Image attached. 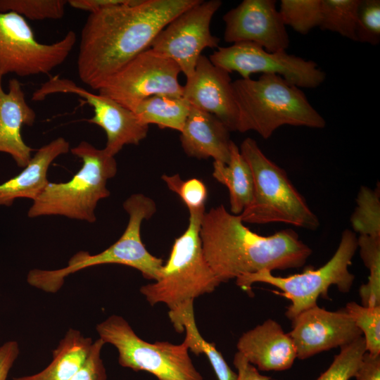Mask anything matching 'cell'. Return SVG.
Segmentation results:
<instances>
[{"instance_id":"6da1fadb","label":"cell","mask_w":380,"mask_h":380,"mask_svg":"<svg viewBox=\"0 0 380 380\" xmlns=\"http://www.w3.org/2000/svg\"><path fill=\"white\" fill-rule=\"evenodd\" d=\"M200 0H130L90 13L77 61L80 80L94 90L139 53L159 32Z\"/></svg>"},{"instance_id":"f1b7e54d","label":"cell","mask_w":380,"mask_h":380,"mask_svg":"<svg viewBox=\"0 0 380 380\" xmlns=\"http://www.w3.org/2000/svg\"><path fill=\"white\" fill-rule=\"evenodd\" d=\"M340 348L329 367L316 380H349L355 377L367 352L365 338L360 336Z\"/></svg>"},{"instance_id":"7c38bea8","label":"cell","mask_w":380,"mask_h":380,"mask_svg":"<svg viewBox=\"0 0 380 380\" xmlns=\"http://www.w3.org/2000/svg\"><path fill=\"white\" fill-rule=\"evenodd\" d=\"M215 65L228 72H238L242 79L251 74L277 75L298 88L314 89L326 79L325 72L311 60L286 51L270 52L252 42H239L218 47L209 58Z\"/></svg>"},{"instance_id":"8992f818","label":"cell","mask_w":380,"mask_h":380,"mask_svg":"<svg viewBox=\"0 0 380 380\" xmlns=\"http://www.w3.org/2000/svg\"><path fill=\"white\" fill-rule=\"evenodd\" d=\"M239 150L253 178L252 200L239 215L241 220L260 224L281 222L317 229L319 226L317 216L292 184L285 170L269 159L251 137L242 141Z\"/></svg>"},{"instance_id":"8d00e7d4","label":"cell","mask_w":380,"mask_h":380,"mask_svg":"<svg viewBox=\"0 0 380 380\" xmlns=\"http://www.w3.org/2000/svg\"><path fill=\"white\" fill-rule=\"evenodd\" d=\"M233 363L237 370L236 380H270L269 376L261 374L258 369L239 352L234 355Z\"/></svg>"},{"instance_id":"484cf974","label":"cell","mask_w":380,"mask_h":380,"mask_svg":"<svg viewBox=\"0 0 380 380\" xmlns=\"http://www.w3.org/2000/svg\"><path fill=\"white\" fill-rule=\"evenodd\" d=\"M357 247L365 265L369 271L368 281L359 289L361 305L380 306V238L360 235Z\"/></svg>"},{"instance_id":"ac0fdd59","label":"cell","mask_w":380,"mask_h":380,"mask_svg":"<svg viewBox=\"0 0 380 380\" xmlns=\"http://www.w3.org/2000/svg\"><path fill=\"white\" fill-rule=\"evenodd\" d=\"M3 77L0 73V152L9 154L18 167L24 168L33 149L23 141L21 128L23 125L32 126L37 115L27 103L20 82L11 79L5 92Z\"/></svg>"},{"instance_id":"9a60e30c","label":"cell","mask_w":380,"mask_h":380,"mask_svg":"<svg viewBox=\"0 0 380 380\" xmlns=\"http://www.w3.org/2000/svg\"><path fill=\"white\" fill-rule=\"evenodd\" d=\"M291 321L292 329L289 334L300 360L341 348L362 336L344 309L329 311L317 305L303 311Z\"/></svg>"},{"instance_id":"83f0119b","label":"cell","mask_w":380,"mask_h":380,"mask_svg":"<svg viewBox=\"0 0 380 380\" xmlns=\"http://www.w3.org/2000/svg\"><path fill=\"white\" fill-rule=\"evenodd\" d=\"M279 12L285 26L306 34L313 28L319 27L321 0H281Z\"/></svg>"},{"instance_id":"e575fe53","label":"cell","mask_w":380,"mask_h":380,"mask_svg":"<svg viewBox=\"0 0 380 380\" xmlns=\"http://www.w3.org/2000/svg\"><path fill=\"white\" fill-rule=\"evenodd\" d=\"M20 354L17 341H6L0 346V380H7L9 372Z\"/></svg>"},{"instance_id":"5bb4252c","label":"cell","mask_w":380,"mask_h":380,"mask_svg":"<svg viewBox=\"0 0 380 380\" xmlns=\"http://www.w3.org/2000/svg\"><path fill=\"white\" fill-rule=\"evenodd\" d=\"M224 39L252 42L266 51H286L290 40L274 0H243L223 15Z\"/></svg>"},{"instance_id":"5b68a950","label":"cell","mask_w":380,"mask_h":380,"mask_svg":"<svg viewBox=\"0 0 380 380\" xmlns=\"http://www.w3.org/2000/svg\"><path fill=\"white\" fill-rule=\"evenodd\" d=\"M80 158L82 165L66 182H49L43 192L33 201L27 212L30 218L61 215L94 223L98 202L110 196L108 179L117 173V162L103 149L86 141L70 148Z\"/></svg>"},{"instance_id":"d6986e66","label":"cell","mask_w":380,"mask_h":380,"mask_svg":"<svg viewBox=\"0 0 380 380\" xmlns=\"http://www.w3.org/2000/svg\"><path fill=\"white\" fill-rule=\"evenodd\" d=\"M229 132L216 116L191 106L180 132L181 145L189 157L212 158L214 161L227 164L232 141Z\"/></svg>"},{"instance_id":"30bf717a","label":"cell","mask_w":380,"mask_h":380,"mask_svg":"<svg viewBox=\"0 0 380 380\" xmlns=\"http://www.w3.org/2000/svg\"><path fill=\"white\" fill-rule=\"evenodd\" d=\"M77 41L72 30L59 41H37L25 18L15 12L0 13V73L20 77L49 74L67 59Z\"/></svg>"},{"instance_id":"277c9868","label":"cell","mask_w":380,"mask_h":380,"mask_svg":"<svg viewBox=\"0 0 380 380\" xmlns=\"http://www.w3.org/2000/svg\"><path fill=\"white\" fill-rule=\"evenodd\" d=\"M129 215L127 227L120 239L103 251L91 255L81 251L74 254L66 267L58 270H31L27 277L28 284L47 293H56L70 274L90 267L104 264H119L139 270L148 279L157 281L163 266V259L151 254L142 243L141 226L144 220L156 212L153 199L134 194L123 203Z\"/></svg>"},{"instance_id":"ffe728a7","label":"cell","mask_w":380,"mask_h":380,"mask_svg":"<svg viewBox=\"0 0 380 380\" xmlns=\"http://www.w3.org/2000/svg\"><path fill=\"white\" fill-rule=\"evenodd\" d=\"M70 150V143L63 137H58L37 149L18 175L0 184V206L10 207L19 198L36 200L49 182L47 173L50 165Z\"/></svg>"},{"instance_id":"ba28073f","label":"cell","mask_w":380,"mask_h":380,"mask_svg":"<svg viewBox=\"0 0 380 380\" xmlns=\"http://www.w3.org/2000/svg\"><path fill=\"white\" fill-rule=\"evenodd\" d=\"M357 249V238L350 229H345L339 245L331 259L318 269L308 267L302 273L287 277H278L266 270L246 274L236 279V285L252 293L254 283L272 285L281 290L276 293L289 299L285 315L291 320L303 311L317 305L321 296L328 298V289L336 285L341 293L350 291L355 276L348 270Z\"/></svg>"},{"instance_id":"8fae6325","label":"cell","mask_w":380,"mask_h":380,"mask_svg":"<svg viewBox=\"0 0 380 380\" xmlns=\"http://www.w3.org/2000/svg\"><path fill=\"white\" fill-rule=\"evenodd\" d=\"M180 72L175 61L148 49L108 77L97 91L132 111L140 101L152 96H182Z\"/></svg>"},{"instance_id":"4dcf8cb0","label":"cell","mask_w":380,"mask_h":380,"mask_svg":"<svg viewBox=\"0 0 380 380\" xmlns=\"http://www.w3.org/2000/svg\"><path fill=\"white\" fill-rule=\"evenodd\" d=\"M343 309L364 334L367 352L380 355V306L366 307L349 302Z\"/></svg>"},{"instance_id":"3957f363","label":"cell","mask_w":380,"mask_h":380,"mask_svg":"<svg viewBox=\"0 0 380 380\" xmlns=\"http://www.w3.org/2000/svg\"><path fill=\"white\" fill-rule=\"evenodd\" d=\"M238 110L236 131H254L270 138L283 125L322 129L324 118L298 87L277 75L262 74L258 79L232 82Z\"/></svg>"},{"instance_id":"e0dca14e","label":"cell","mask_w":380,"mask_h":380,"mask_svg":"<svg viewBox=\"0 0 380 380\" xmlns=\"http://www.w3.org/2000/svg\"><path fill=\"white\" fill-rule=\"evenodd\" d=\"M236 348L259 371H284L291 368L297 358L294 343L275 320L268 319L243 333Z\"/></svg>"},{"instance_id":"7a4b0ae2","label":"cell","mask_w":380,"mask_h":380,"mask_svg":"<svg viewBox=\"0 0 380 380\" xmlns=\"http://www.w3.org/2000/svg\"><path fill=\"white\" fill-rule=\"evenodd\" d=\"M199 236L204 257L220 283L263 270L298 268L312 254L294 230L260 235L222 205L205 213Z\"/></svg>"},{"instance_id":"603a6c76","label":"cell","mask_w":380,"mask_h":380,"mask_svg":"<svg viewBox=\"0 0 380 380\" xmlns=\"http://www.w3.org/2000/svg\"><path fill=\"white\" fill-rule=\"evenodd\" d=\"M213 176L227 188L232 214L240 215L252 200L253 178L248 163L234 141L230 143L228 163L213 162Z\"/></svg>"},{"instance_id":"d590c367","label":"cell","mask_w":380,"mask_h":380,"mask_svg":"<svg viewBox=\"0 0 380 380\" xmlns=\"http://www.w3.org/2000/svg\"><path fill=\"white\" fill-rule=\"evenodd\" d=\"M355 377L356 380H380V355L366 352Z\"/></svg>"},{"instance_id":"2e32d148","label":"cell","mask_w":380,"mask_h":380,"mask_svg":"<svg viewBox=\"0 0 380 380\" xmlns=\"http://www.w3.org/2000/svg\"><path fill=\"white\" fill-rule=\"evenodd\" d=\"M229 72L204 55L183 86V97L191 106L220 119L230 132L236 131L238 110Z\"/></svg>"},{"instance_id":"cb8c5ba5","label":"cell","mask_w":380,"mask_h":380,"mask_svg":"<svg viewBox=\"0 0 380 380\" xmlns=\"http://www.w3.org/2000/svg\"><path fill=\"white\" fill-rule=\"evenodd\" d=\"M191 104L183 96L156 95L140 101L133 109L142 124L156 125L161 129L181 132L191 110Z\"/></svg>"},{"instance_id":"4316f807","label":"cell","mask_w":380,"mask_h":380,"mask_svg":"<svg viewBox=\"0 0 380 380\" xmlns=\"http://www.w3.org/2000/svg\"><path fill=\"white\" fill-rule=\"evenodd\" d=\"M379 185L372 190L362 186L357 197V207L351 216L353 229L360 235L380 238Z\"/></svg>"},{"instance_id":"7402d4cb","label":"cell","mask_w":380,"mask_h":380,"mask_svg":"<svg viewBox=\"0 0 380 380\" xmlns=\"http://www.w3.org/2000/svg\"><path fill=\"white\" fill-rule=\"evenodd\" d=\"M93 341L78 330L70 329L52 352V360L43 370L13 380H68L81 367Z\"/></svg>"},{"instance_id":"4fadbf2b","label":"cell","mask_w":380,"mask_h":380,"mask_svg":"<svg viewBox=\"0 0 380 380\" xmlns=\"http://www.w3.org/2000/svg\"><path fill=\"white\" fill-rule=\"evenodd\" d=\"M222 4L220 0H200L169 23L150 49L175 61L189 77L202 51L219 47L220 39L211 33L210 23Z\"/></svg>"},{"instance_id":"d6a6232c","label":"cell","mask_w":380,"mask_h":380,"mask_svg":"<svg viewBox=\"0 0 380 380\" xmlns=\"http://www.w3.org/2000/svg\"><path fill=\"white\" fill-rule=\"evenodd\" d=\"M356 42L377 45L380 42V1L360 0L357 24Z\"/></svg>"},{"instance_id":"f546056e","label":"cell","mask_w":380,"mask_h":380,"mask_svg":"<svg viewBox=\"0 0 380 380\" xmlns=\"http://www.w3.org/2000/svg\"><path fill=\"white\" fill-rule=\"evenodd\" d=\"M67 4L65 0H0V13L12 11L32 20H59Z\"/></svg>"},{"instance_id":"44dd1931","label":"cell","mask_w":380,"mask_h":380,"mask_svg":"<svg viewBox=\"0 0 380 380\" xmlns=\"http://www.w3.org/2000/svg\"><path fill=\"white\" fill-rule=\"evenodd\" d=\"M194 300H187L176 308L169 310L168 316L175 331H186L184 343L189 350L196 355L204 354L209 360L217 380H236L237 373L228 365L221 353L213 343L206 341L200 334L196 326Z\"/></svg>"},{"instance_id":"d4e9b609","label":"cell","mask_w":380,"mask_h":380,"mask_svg":"<svg viewBox=\"0 0 380 380\" xmlns=\"http://www.w3.org/2000/svg\"><path fill=\"white\" fill-rule=\"evenodd\" d=\"M360 0H321L319 28L356 42V24Z\"/></svg>"},{"instance_id":"1f68e13d","label":"cell","mask_w":380,"mask_h":380,"mask_svg":"<svg viewBox=\"0 0 380 380\" xmlns=\"http://www.w3.org/2000/svg\"><path fill=\"white\" fill-rule=\"evenodd\" d=\"M161 178L169 189L180 197L189 213H205L208 190L201 179L192 178L184 181L179 174L163 175Z\"/></svg>"},{"instance_id":"74e56055","label":"cell","mask_w":380,"mask_h":380,"mask_svg":"<svg viewBox=\"0 0 380 380\" xmlns=\"http://www.w3.org/2000/svg\"><path fill=\"white\" fill-rule=\"evenodd\" d=\"M130 0H69L68 4L75 9L96 13L102 9L127 4Z\"/></svg>"},{"instance_id":"52a82bcc","label":"cell","mask_w":380,"mask_h":380,"mask_svg":"<svg viewBox=\"0 0 380 380\" xmlns=\"http://www.w3.org/2000/svg\"><path fill=\"white\" fill-rule=\"evenodd\" d=\"M205 213H189L188 227L175 239L158 279L140 288V293L150 305L161 303L171 310L212 293L221 284L207 262L201 247L199 231Z\"/></svg>"},{"instance_id":"9c48e42d","label":"cell","mask_w":380,"mask_h":380,"mask_svg":"<svg viewBox=\"0 0 380 380\" xmlns=\"http://www.w3.org/2000/svg\"><path fill=\"white\" fill-rule=\"evenodd\" d=\"M105 343L118 352V362L135 372L144 371L158 380H203L189 355L187 346L141 339L121 316L113 315L96 326Z\"/></svg>"},{"instance_id":"836d02e7","label":"cell","mask_w":380,"mask_h":380,"mask_svg":"<svg viewBox=\"0 0 380 380\" xmlns=\"http://www.w3.org/2000/svg\"><path fill=\"white\" fill-rule=\"evenodd\" d=\"M104 344L100 338L93 341L84 362L68 380H107L106 368L101 357Z\"/></svg>"}]
</instances>
